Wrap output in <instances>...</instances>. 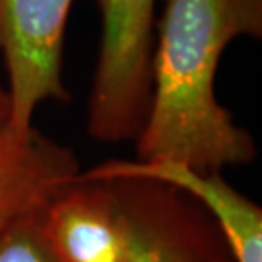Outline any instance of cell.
I'll return each instance as SVG.
<instances>
[{"mask_svg": "<svg viewBox=\"0 0 262 262\" xmlns=\"http://www.w3.org/2000/svg\"><path fill=\"white\" fill-rule=\"evenodd\" d=\"M260 34L262 0H164L136 160L220 174L255 159L254 138L218 102L214 78L233 39Z\"/></svg>", "mask_w": 262, "mask_h": 262, "instance_id": "1", "label": "cell"}, {"mask_svg": "<svg viewBox=\"0 0 262 262\" xmlns=\"http://www.w3.org/2000/svg\"><path fill=\"white\" fill-rule=\"evenodd\" d=\"M157 0H99L102 36L87 109V129L102 143L136 140L151 89Z\"/></svg>", "mask_w": 262, "mask_h": 262, "instance_id": "2", "label": "cell"}, {"mask_svg": "<svg viewBox=\"0 0 262 262\" xmlns=\"http://www.w3.org/2000/svg\"><path fill=\"white\" fill-rule=\"evenodd\" d=\"M73 0H0V53L7 70L14 131L33 128L46 101H67L61 77L63 45Z\"/></svg>", "mask_w": 262, "mask_h": 262, "instance_id": "3", "label": "cell"}, {"mask_svg": "<svg viewBox=\"0 0 262 262\" xmlns=\"http://www.w3.org/2000/svg\"><path fill=\"white\" fill-rule=\"evenodd\" d=\"M107 182L128 218L129 262H235L216 222L186 192L143 179Z\"/></svg>", "mask_w": 262, "mask_h": 262, "instance_id": "4", "label": "cell"}, {"mask_svg": "<svg viewBox=\"0 0 262 262\" xmlns=\"http://www.w3.org/2000/svg\"><path fill=\"white\" fill-rule=\"evenodd\" d=\"M39 222L58 262H129V225L113 182L77 177L43 208Z\"/></svg>", "mask_w": 262, "mask_h": 262, "instance_id": "5", "label": "cell"}, {"mask_svg": "<svg viewBox=\"0 0 262 262\" xmlns=\"http://www.w3.org/2000/svg\"><path fill=\"white\" fill-rule=\"evenodd\" d=\"M78 179L107 182L143 179L186 192L216 222L235 262H262V209L223 181L170 160H109L78 174Z\"/></svg>", "mask_w": 262, "mask_h": 262, "instance_id": "6", "label": "cell"}, {"mask_svg": "<svg viewBox=\"0 0 262 262\" xmlns=\"http://www.w3.org/2000/svg\"><path fill=\"white\" fill-rule=\"evenodd\" d=\"M80 172L70 148L34 128L19 133L0 123V237L41 211Z\"/></svg>", "mask_w": 262, "mask_h": 262, "instance_id": "7", "label": "cell"}, {"mask_svg": "<svg viewBox=\"0 0 262 262\" xmlns=\"http://www.w3.org/2000/svg\"><path fill=\"white\" fill-rule=\"evenodd\" d=\"M41 211L23 218L0 237V262H58L41 230Z\"/></svg>", "mask_w": 262, "mask_h": 262, "instance_id": "8", "label": "cell"}, {"mask_svg": "<svg viewBox=\"0 0 262 262\" xmlns=\"http://www.w3.org/2000/svg\"><path fill=\"white\" fill-rule=\"evenodd\" d=\"M9 116V96H7V89H4L0 85V123L7 121Z\"/></svg>", "mask_w": 262, "mask_h": 262, "instance_id": "9", "label": "cell"}]
</instances>
